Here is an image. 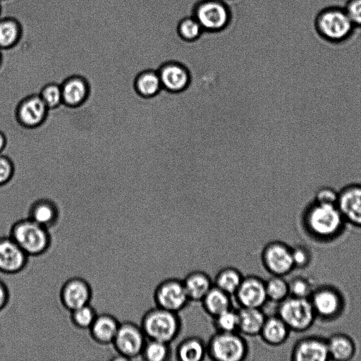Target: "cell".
Segmentation results:
<instances>
[{
    "instance_id": "1",
    "label": "cell",
    "mask_w": 361,
    "mask_h": 361,
    "mask_svg": "<svg viewBox=\"0 0 361 361\" xmlns=\"http://www.w3.org/2000/svg\"><path fill=\"white\" fill-rule=\"evenodd\" d=\"M140 325L147 339L169 344L178 337L182 330L178 313L157 306L144 313Z\"/></svg>"
},
{
    "instance_id": "2",
    "label": "cell",
    "mask_w": 361,
    "mask_h": 361,
    "mask_svg": "<svg viewBox=\"0 0 361 361\" xmlns=\"http://www.w3.org/2000/svg\"><path fill=\"white\" fill-rule=\"evenodd\" d=\"M9 236L29 257L45 254L51 245L49 229L29 217L16 221L11 227Z\"/></svg>"
},
{
    "instance_id": "3",
    "label": "cell",
    "mask_w": 361,
    "mask_h": 361,
    "mask_svg": "<svg viewBox=\"0 0 361 361\" xmlns=\"http://www.w3.org/2000/svg\"><path fill=\"white\" fill-rule=\"evenodd\" d=\"M248 353L247 342L239 332L216 331L207 343V356L215 361H243Z\"/></svg>"
},
{
    "instance_id": "4",
    "label": "cell",
    "mask_w": 361,
    "mask_h": 361,
    "mask_svg": "<svg viewBox=\"0 0 361 361\" xmlns=\"http://www.w3.org/2000/svg\"><path fill=\"white\" fill-rule=\"evenodd\" d=\"M147 340L140 324L126 321L120 323L112 345L121 359L133 360L141 357Z\"/></svg>"
},
{
    "instance_id": "5",
    "label": "cell",
    "mask_w": 361,
    "mask_h": 361,
    "mask_svg": "<svg viewBox=\"0 0 361 361\" xmlns=\"http://www.w3.org/2000/svg\"><path fill=\"white\" fill-rule=\"evenodd\" d=\"M316 26L318 32L326 39L339 41L349 35L353 24L345 10L329 8L318 15Z\"/></svg>"
},
{
    "instance_id": "6",
    "label": "cell",
    "mask_w": 361,
    "mask_h": 361,
    "mask_svg": "<svg viewBox=\"0 0 361 361\" xmlns=\"http://www.w3.org/2000/svg\"><path fill=\"white\" fill-rule=\"evenodd\" d=\"M153 299L155 306L177 313L190 302L183 281L177 278L161 281L154 288Z\"/></svg>"
},
{
    "instance_id": "7",
    "label": "cell",
    "mask_w": 361,
    "mask_h": 361,
    "mask_svg": "<svg viewBox=\"0 0 361 361\" xmlns=\"http://www.w3.org/2000/svg\"><path fill=\"white\" fill-rule=\"evenodd\" d=\"M342 214L337 204L320 203L314 200L308 212L309 224L315 233L328 235L334 233L341 224Z\"/></svg>"
},
{
    "instance_id": "8",
    "label": "cell",
    "mask_w": 361,
    "mask_h": 361,
    "mask_svg": "<svg viewBox=\"0 0 361 361\" xmlns=\"http://www.w3.org/2000/svg\"><path fill=\"white\" fill-rule=\"evenodd\" d=\"M279 316L288 327L302 329L312 320V307L302 298L283 300L279 309Z\"/></svg>"
},
{
    "instance_id": "9",
    "label": "cell",
    "mask_w": 361,
    "mask_h": 361,
    "mask_svg": "<svg viewBox=\"0 0 361 361\" xmlns=\"http://www.w3.org/2000/svg\"><path fill=\"white\" fill-rule=\"evenodd\" d=\"M92 297L90 284L85 279L78 276L68 279L60 290L61 302L69 312L90 304Z\"/></svg>"
},
{
    "instance_id": "10",
    "label": "cell",
    "mask_w": 361,
    "mask_h": 361,
    "mask_svg": "<svg viewBox=\"0 0 361 361\" xmlns=\"http://www.w3.org/2000/svg\"><path fill=\"white\" fill-rule=\"evenodd\" d=\"M261 262L263 267L273 276L288 273L294 265L291 252L278 242L267 243L262 249Z\"/></svg>"
},
{
    "instance_id": "11",
    "label": "cell",
    "mask_w": 361,
    "mask_h": 361,
    "mask_svg": "<svg viewBox=\"0 0 361 361\" xmlns=\"http://www.w3.org/2000/svg\"><path fill=\"white\" fill-rule=\"evenodd\" d=\"M233 296L240 307L262 308L268 300L265 281L256 275L244 276Z\"/></svg>"
},
{
    "instance_id": "12",
    "label": "cell",
    "mask_w": 361,
    "mask_h": 361,
    "mask_svg": "<svg viewBox=\"0 0 361 361\" xmlns=\"http://www.w3.org/2000/svg\"><path fill=\"white\" fill-rule=\"evenodd\" d=\"M29 256L8 235L0 238V271L16 274L23 271Z\"/></svg>"
},
{
    "instance_id": "13",
    "label": "cell",
    "mask_w": 361,
    "mask_h": 361,
    "mask_svg": "<svg viewBox=\"0 0 361 361\" xmlns=\"http://www.w3.org/2000/svg\"><path fill=\"white\" fill-rule=\"evenodd\" d=\"M48 109L39 94H32L20 101L16 109V117L22 126L35 128L44 122Z\"/></svg>"
},
{
    "instance_id": "14",
    "label": "cell",
    "mask_w": 361,
    "mask_h": 361,
    "mask_svg": "<svg viewBox=\"0 0 361 361\" xmlns=\"http://www.w3.org/2000/svg\"><path fill=\"white\" fill-rule=\"evenodd\" d=\"M337 206L352 222L361 225V183L353 182L338 191Z\"/></svg>"
},
{
    "instance_id": "15",
    "label": "cell",
    "mask_w": 361,
    "mask_h": 361,
    "mask_svg": "<svg viewBox=\"0 0 361 361\" xmlns=\"http://www.w3.org/2000/svg\"><path fill=\"white\" fill-rule=\"evenodd\" d=\"M162 89L177 94L187 90L190 84V75L188 69L178 63L163 65L158 71Z\"/></svg>"
},
{
    "instance_id": "16",
    "label": "cell",
    "mask_w": 361,
    "mask_h": 361,
    "mask_svg": "<svg viewBox=\"0 0 361 361\" xmlns=\"http://www.w3.org/2000/svg\"><path fill=\"white\" fill-rule=\"evenodd\" d=\"M120 322L112 314H97L88 329L93 341L101 345L112 344L118 329Z\"/></svg>"
},
{
    "instance_id": "17",
    "label": "cell",
    "mask_w": 361,
    "mask_h": 361,
    "mask_svg": "<svg viewBox=\"0 0 361 361\" xmlns=\"http://www.w3.org/2000/svg\"><path fill=\"white\" fill-rule=\"evenodd\" d=\"M62 101L66 106L76 107L81 105L89 94V85L80 76H72L61 85Z\"/></svg>"
},
{
    "instance_id": "18",
    "label": "cell",
    "mask_w": 361,
    "mask_h": 361,
    "mask_svg": "<svg viewBox=\"0 0 361 361\" xmlns=\"http://www.w3.org/2000/svg\"><path fill=\"white\" fill-rule=\"evenodd\" d=\"M238 332L243 336H259L267 318L262 308L240 307L238 310Z\"/></svg>"
},
{
    "instance_id": "19",
    "label": "cell",
    "mask_w": 361,
    "mask_h": 361,
    "mask_svg": "<svg viewBox=\"0 0 361 361\" xmlns=\"http://www.w3.org/2000/svg\"><path fill=\"white\" fill-rule=\"evenodd\" d=\"M182 281L190 302H201L214 286L209 275L200 270L188 273Z\"/></svg>"
},
{
    "instance_id": "20",
    "label": "cell",
    "mask_w": 361,
    "mask_h": 361,
    "mask_svg": "<svg viewBox=\"0 0 361 361\" xmlns=\"http://www.w3.org/2000/svg\"><path fill=\"white\" fill-rule=\"evenodd\" d=\"M197 21L207 29H219L227 22L228 13L224 6L216 2H207L200 6L197 11Z\"/></svg>"
},
{
    "instance_id": "21",
    "label": "cell",
    "mask_w": 361,
    "mask_h": 361,
    "mask_svg": "<svg viewBox=\"0 0 361 361\" xmlns=\"http://www.w3.org/2000/svg\"><path fill=\"white\" fill-rule=\"evenodd\" d=\"M59 216V209L52 201L41 199L31 205L27 217L37 224L49 229L56 225Z\"/></svg>"
},
{
    "instance_id": "22",
    "label": "cell",
    "mask_w": 361,
    "mask_h": 361,
    "mask_svg": "<svg viewBox=\"0 0 361 361\" xmlns=\"http://www.w3.org/2000/svg\"><path fill=\"white\" fill-rule=\"evenodd\" d=\"M175 356L180 361H201L207 356V343L198 336L183 339L177 345Z\"/></svg>"
},
{
    "instance_id": "23",
    "label": "cell",
    "mask_w": 361,
    "mask_h": 361,
    "mask_svg": "<svg viewBox=\"0 0 361 361\" xmlns=\"http://www.w3.org/2000/svg\"><path fill=\"white\" fill-rule=\"evenodd\" d=\"M231 295L213 286L202 300L204 312L214 318L217 315L233 308Z\"/></svg>"
},
{
    "instance_id": "24",
    "label": "cell",
    "mask_w": 361,
    "mask_h": 361,
    "mask_svg": "<svg viewBox=\"0 0 361 361\" xmlns=\"http://www.w3.org/2000/svg\"><path fill=\"white\" fill-rule=\"evenodd\" d=\"M288 329L279 316L267 317L259 336L266 344L279 345L286 339Z\"/></svg>"
},
{
    "instance_id": "25",
    "label": "cell",
    "mask_w": 361,
    "mask_h": 361,
    "mask_svg": "<svg viewBox=\"0 0 361 361\" xmlns=\"http://www.w3.org/2000/svg\"><path fill=\"white\" fill-rule=\"evenodd\" d=\"M134 87L138 95L146 99L155 97L163 90L158 72L152 70L139 73L135 79Z\"/></svg>"
},
{
    "instance_id": "26",
    "label": "cell",
    "mask_w": 361,
    "mask_h": 361,
    "mask_svg": "<svg viewBox=\"0 0 361 361\" xmlns=\"http://www.w3.org/2000/svg\"><path fill=\"white\" fill-rule=\"evenodd\" d=\"M244 276L241 271L233 267H226L220 269L214 279V286L234 295L239 288Z\"/></svg>"
},
{
    "instance_id": "27",
    "label": "cell",
    "mask_w": 361,
    "mask_h": 361,
    "mask_svg": "<svg viewBox=\"0 0 361 361\" xmlns=\"http://www.w3.org/2000/svg\"><path fill=\"white\" fill-rule=\"evenodd\" d=\"M329 349L324 343L319 341H307L302 343L295 351L297 360H326Z\"/></svg>"
},
{
    "instance_id": "28",
    "label": "cell",
    "mask_w": 361,
    "mask_h": 361,
    "mask_svg": "<svg viewBox=\"0 0 361 361\" xmlns=\"http://www.w3.org/2000/svg\"><path fill=\"white\" fill-rule=\"evenodd\" d=\"M171 356L169 343L149 339L147 340L141 354L142 359L147 361H166Z\"/></svg>"
},
{
    "instance_id": "29",
    "label": "cell",
    "mask_w": 361,
    "mask_h": 361,
    "mask_svg": "<svg viewBox=\"0 0 361 361\" xmlns=\"http://www.w3.org/2000/svg\"><path fill=\"white\" fill-rule=\"evenodd\" d=\"M265 289L268 300L280 302L286 299L289 286L280 276H273L265 281Z\"/></svg>"
},
{
    "instance_id": "30",
    "label": "cell",
    "mask_w": 361,
    "mask_h": 361,
    "mask_svg": "<svg viewBox=\"0 0 361 361\" xmlns=\"http://www.w3.org/2000/svg\"><path fill=\"white\" fill-rule=\"evenodd\" d=\"M70 312L71 322L76 328L80 329H89L98 314L90 304L83 305Z\"/></svg>"
},
{
    "instance_id": "31",
    "label": "cell",
    "mask_w": 361,
    "mask_h": 361,
    "mask_svg": "<svg viewBox=\"0 0 361 361\" xmlns=\"http://www.w3.org/2000/svg\"><path fill=\"white\" fill-rule=\"evenodd\" d=\"M212 319L216 331L238 332V315L236 310L231 308Z\"/></svg>"
},
{
    "instance_id": "32",
    "label": "cell",
    "mask_w": 361,
    "mask_h": 361,
    "mask_svg": "<svg viewBox=\"0 0 361 361\" xmlns=\"http://www.w3.org/2000/svg\"><path fill=\"white\" fill-rule=\"evenodd\" d=\"M314 305L322 314L331 315L336 311L338 306V300L334 293L322 291L315 295Z\"/></svg>"
},
{
    "instance_id": "33",
    "label": "cell",
    "mask_w": 361,
    "mask_h": 361,
    "mask_svg": "<svg viewBox=\"0 0 361 361\" xmlns=\"http://www.w3.org/2000/svg\"><path fill=\"white\" fill-rule=\"evenodd\" d=\"M39 95L48 109L56 108L63 103L61 85L56 83L44 85Z\"/></svg>"
},
{
    "instance_id": "34",
    "label": "cell",
    "mask_w": 361,
    "mask_h": 361,
    "mask_svg": "<svg viewBox=\"0 0 361 361\" xmlns=\"http://www.w3.org/2000/svg\"><path fill=\"white\" fill-rule=\"evenodd\" d=\"M329 353L338 360L348 358L353 353V345L348 340L344 338L333 339L328 347Z\"/></svg>"
},
{
    "instance_id": "35",
    "label": "cell",
    "mask_w": 361,
    "mask_h": 361,
    "mask_svg": "<svg viewBox=\"0 0 361 361\" xmlns=\"http://www.w3.org/2000/svg\"><path fill=\"white\" fill-rule=\"evenodd\" d=\"M18 27L12 21H4L0 23V46L9 47L17 39Z\"/></svg>"
},
{
    "instance_id": "36",
    "label": "cell",
    "mask_w": 361,
    "mask_h": 361,
    "mask_svg": "<svg viewBox=\"0 0 361 361\" xmlns=\"http://www.w3.org/2000/svg\"><path fill=\"white\" fill-rule=\"evenodd\" d=\"M201 30V25L197 20L188 18L180 25L179 31L181 36L188 39L196 38Z\"/></svg>"
},
{
    "instance_id": "37",
    "label": "cell",
    "mask_w": 361,
    "mask_h": 361,
    "mask_svg": "<svg viewBox=\"0 0 361 361\" xmlns=\"http://www.w3.org/2000/svg\"><path fill=\"white\" fill-rule=\"evenodd\" d=\"M338 191L329 186L320 188L315 193L314 200L325 204H337Z\"/></svg>"
},
{
    "instance_id": "38",
    "label": "cell",
    "mask_w": 361,
    "mask_h": 361,
    "mask_svg": "<svg viewBox=\"0 0 361 361\" xmlns=\"http://www.w3.org/2000/svg\"><path fill=\"white\" fill-rule=\"evenodd\" d=\"M14 166L11 160L0 154V185L8 183L13 176Z\"/></svg>"
},
{
    "instance_id": "39",
    "label": "cell",
    "mask_w": 361,
    "mask_h": 361,
    "mask_svg": "<svg viewBox=\"0 0 361 361\" xmlns=\"http://www.w3.org/2000/svg\"><path fill=\"white\" fill-rule=\"evenodd\" d=\"M344 10L353 25L361 26V0H348Z\"/></svg>"
},
{
    "instance_id": "40",
    "label": "cell",
    "mask_w": 361,
    "mask_h": 361,
    "mask_svg": "<svg viewBox=\"0 0 361 361\" xmlns=\"http://www.w3.org/2000/svg\"><path fill=\"white\" fill-rule=\"evenodd\" d=\"M290 290L296 298H302L308 293L309 286L302 280H295L289 286Z\"/></svg>"
},
{
    "instance_id": "41",
    "label": "cell",
    "mask_w": 361,
    "mask_h": 361,
    "mask_svg": "<svg viewBox=\"0 0 361 361\" xmlns=\"http://www.w3.org/2000/svg\"><path fill=\"white\" fill-rule=\"evenodd\" d=\"M9 298V290L7 286L0 280V312L7 305Z\"/></svg>"
},
{
    "instance_id": "42",
    "label": "cell",
    "mask_w": 361,
    "mask_h": 361,
    "mask_svg": "<svg viewBox=\"0 0 361 361\" xmlns=\"http://www.w3.org/2000/svg\"><path fill=\"white\" fill-rule=\"evenodd\" d=\"M292 258L294 264L302 265L307 261V255L302 250L297 249L291 252Z\"/></svg>"
},
{
    "instance_id": "43",
    "label": "cell",
    "mask_w": 361,
    "mask_h": 361,
    "mask_svg": "<svg viewBox=\"0 0 361 361\" xmlns=\"http://www.w3.org/2000/svg\"><path fill=\"white\" fill-rule=\"evenodd\" d=\"M6 144V139L5 135L0 130V154L4 149Z\"/></svg>"
}]
</instances>
